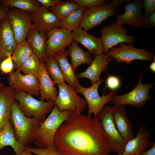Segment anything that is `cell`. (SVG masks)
<instances>
[{"mask_svg": "<svg viewBox=\"0 0 155 155\" xmlns=\"http://www.w3.org/2000/svg\"><path fill=\"white\" fill-rule=\"evenodd\" d=\"M62 155H109L110 150L97 118L72 112L57 129L53 140Z\"/></svg>", "mask_w": 155, "mask_h": 155, "instance_id": "cell-1", "label": "cell"}, {"mask_svg": "<svg viewBox=\"0 0 155 155\" xmlns=\"http://www.w3.org/2000/svg\"><path fill=\"white\" fill-rule=\"evenodd\" d=\"M10 120L17 140L25 147L34 141L36 131L42 121L36 117H26L15 100L12 106Z\"/></svg>", "mask_w": 155, "mask_h": 155, "instance_id": "cell-2", "label": "cell"}, {"mask_svg": "<svg viewBox=\"0 0 155 155\" xmlns=\"http://www.w3.org/2000/svg\"><path fill=\"white\" fill-rule=\"evenodd\" d=\"M72 112L70 110L60 112L55 105L49 115L40 123L36 131L34 142L37 148L54 147V138L57 129Z\"/></svg>", "mask_w": 155, "mask_h": 155, "instance_id": "cell-3", "label": "cell"}, {"mask_svg": "<svg viewBox=\"0 0 155 155\" xmlns=\"http://www.w3.org/2000/svg\"><path fill=\"white\" fill-rule=\"evenodd\" d=\"M110 151L121 155L127 143L117 129L112 116V107L104 106L97 115Z\"/></svg>", "mask_w": 155, "mask_h": 155, "instance_id": "cell-4", "label": "cell"}, {"mask_svg": "<svg viewBox=\"0 0 155 155\" xmlns=\"http://www.w3.org/2000/svg\"><path fill=\"white\" fill-rule=\"evenodd\" d=\"M14 98L24 114L28 117H36L44 121L55 106L54 102L38 100L31 94L24 92H15Z\"/></svg>", "mask_w": 155, "mask_h": 155, "instance_id": "cell-5", "label": "cell"}, {"mask_svg": "<svg viewBox=\"0 0 155 155\" xmlns=\"http://www.w3.org/2000/svg\"><path fill=\"white\" fill-rule=\"evenodd\" d=\"M104 80L100 78L89 87L85 88L82 86L79 82L76 90L78 93L82 94L84 97L88 106V115L93 114L94 117L97 115L101 109L105 105L112 101L113 97L116 94L114 91H111L108 94L100 96L98 90L99 86L103 82Z\"/></svg>", "mask_w": 155, "mask_h": 155, "instance_id": "cell-6", "label": "cell"}, {"mask_svg": "<svg viewBox=\"0 0 155 155\" xmlns=\"http://www.w3.org/2000/svg\"><path fill=\"white\" fill-rule=\"evenodd\" d=\"M58 87L59 92L54 103L60 112L70 110L81 113L87 108L86 100L78 96L76 90L65 83Z\"/></svg>", "mask_w": 155, "mask_h": 155, "instance_id": "cell-7", "label": "cell"}, {"mask_svg": "<svg viewBox=\"0 0 155 155\" xmlns=\"http://www.w3.org/2000/svg\"><path fill=\"white\" fill-rule=\"evenodd\" d=\"M119 47H113L106 54L109 57L115 59L117 63L124 62L131 64L133 60L151 61L154 56L152 52H149L144 49L135 47L132 44L128 45L125 42L119 43Z\"/></svg>", "mask_w": 155, "mask_h": 155, "instance_id": "cell-8", "label": "cell"}, {"mask_svg": "<svg viewBox=\"0 0 155 155\" xmlns=\"http://www.w3.org/2000/svg\"><path fill=\"white\" fill-rule=\"evenodd\" d=\"M143 72L139 75V81L135 87L130 92L122 95L116 94L112 101L114 104L130 105L138 108L144 106L146 102L151 99L149 94L150 88L154 83L143 84L141 78Z\"/></svg>", "mask_w": 155, "mask_h": 155, "instance_id": "cell-9", "label": "cell"}, {"mask_svg": "<svg viewBox=\"0 0 155 155\" xmlns=\"http://www.w3.org/2000/svg\"><path fill=\"white\" fill-rule=\"evenodd\" d=\"M119 8L109 4L86 8L80 22L79 28L87 32L92 28L100 25L107 18L117 16L119 14Z\"/></svg>", "mask_w": 155, "mask_h": 155, "instance_id": "cell-10", "label": "cell"}, {"mask_svg": "<svg viewBox=\"0 0 155 155\" xmlns=\"http://www.w3.org/2000/svg\"><path fill=\"white\" fill-rule=\"evenodd\" d=\"M127 30L122 25L112 22L110 26H104L101 30L100 38L104 51L107 54L110 49L122 42L132 44L135 42L134 37L127 34Z\"/></svg>", "mask_w": 155, "mask_h": 155, "instance_id": "cell-11", "label": "cell"}, {"mask_svg": "<svg viewBox=\"0 0 155 155\" xmlns=\"http://www.w3.org/2000/svg\"><path fill=\"white\" fill-rule=\"evenodd\" d=\"M7 18L17 44L26 40L28 32L34 27L29 13L16 8H10Z\"/></svg>", "mask_w": 155, "mask_h": 155, "instance_id": "cell-12", "label": "cell"}, {"mask_svg": "<svg viewBox=\"0 0 155 155\" xmlns=\"http://www.w3.org/2000/svg\"><path fill=\"white\" fill-rule=\"evenodd\" d=\"M7 79L9 86L15 92H24L36 96L40 95L39 84L36 75H23L17 70L9 73Z\"/></svg>", "mask_w": 155, "mask_h": 155, "instance_id": "cell-13", "label": "cell"}, {"mask_svg": "<svg viewBox=\"0 0 155 155\" xmlns=\"http://www.w3.org/2000/svg\"><path fill=\"white\" fill-rule=\"evenodd\" d=\"M46 34V57H53L58 52L64 50L74 40L72 32L66 29L54 28Z\"/></svg>", "mask_w": 155, "mask_h": 155, "instance_id": "cell-14", "label": "cell"}, {"mask_svg": "<svg viewBox=\"0 0 155 155\" xmlns=\"http://www.w3.org/2000/svg\"><path fill=\"white\" fill-rule=\"evenodd\" d=\"M143 1L135 0L125 3V13L118 14L115 23L121 25L125 24L137 29L142 26L145 18L142 12Z\"/></svg>", "mask_w": 155, "mask_h": 155, "instance_id": "cell-15", "label": "cell"}, {"mask_svg": "<svg viewBox=\"0 0 155 155\" xmlns=\"http://www.w3.org/2000/svg\"><path fill=\"white\" fill-rule=\"evenodd\" d=\"M29 13L34 27L40 32L47 33L60 26L61 21L53 11H49L41 5L37 11Z\"/></svg>", "mask_w": 155, "mask_h": 155, "instance_id": "cell-16", "label": "cell"}, {"mask_svg": "<svg viewBox=\"0 0 155 155\" xmlns=\"http://www.w3.org/2000/svg\"><path fill=\"white\" fill-rule=\"evenodd\" d=\"M12 29L7 18L0 21V61L12 55L17 45Z\"/></svg>", "mask_w": 155, "mask_h": 155, "instance_id": "cell-17", "label": "cell"}, {"mask_svg": "<svg viewBox=\"0 0 155 155\" xmlns=\"http://www.w3.org/2000/svg\"><path fill=\"white\" fill-rule=\"evenodd\" d=\"M112 116L117 129L126 142L133 139V127L127 116L125 106L115 104L112 107Z\"/></svg>", "mask_w": 155, "mask_h": 155, "instance_id": "cell-18", "label": "cell"}, {"mask_svg": "<svg viewBox=\"0 0 155 155\" xmlns=\"http://www.w3.org/2000/svg\"><path fill=\"white\" fill-rule=\"evenodd\" d=\"M150 133L146 125H142L137 131L135 137L127 142L121 155H140L146 151L151 143Z\"/></svg>", "mask_w": 155, "mask_h": 155, "instance_id": "cell-19", "label": "cell"}, {"mask_svg": "<svg viewBox=\"0 0 155 155\" xmlns=\"http://www.w3.org/2000/svg\"><path fill=\"white\" fill-rule=\"evenodd\" d=\"M36 76L39 84L40 100L44 101L46 100L54 102L58 92L53 80L46 70L44 62H40Z\"/></svg>", "mask_w": 155, "mask_h": 155, "instance_id": "cell-20", "label": "cell"}, {"mask_svg": "<svg viewBox=\"0 0 155 155\" xmlns=\"http://www.w3.org/2000/svg\"><path fill=\"white\" fill-rule=\"evenodd\" d=\"M112 60L111 58L103 53L94 55V58L91 64L84 72L77 74V78H86L91 81V85L98 81L103 71H106Z\"/></svg>", "mask_w": 155, "mask_h": 155, "instance_id": "cell-21", "label": "cell"}, {"mask_svg": "<svg viewBox=\"0 0 155 155\" xmlns=\"http://www.w3.org/2000/svg\"><path fill=\"white\" fill-rule=\"evenodd\" d=\"M26 38L33 53L39 58L40 62L44 63L46 58V33L40 32L34 27L28 32Z\"/></svg>", "mask_w": 155, "mask_h": 155, "instance_id": "cell-22", "label": "cell"}, {"mask_svg": "<svg viewBox=\"0 0 155 155\" xmlns=\"http://www.w3.org/2000/svg\"><path fill=\"white\" fill-rule=\"evenodd\" d=\"M73 40L83 45L90 54L100 55L104 53L100 38L90 34L87 31L79 28L72 32Z\"/></svg>", "mask_w": 155, "mask_h": 155, "instance_id": "cell-23", "label": "cell"}, {"mask_svg": "<svg viewBox=\"0 0 155 155\" xmlns=\"http://www.w3.org/2000/svg\"><path fill=\"white\" fill-rule=\"evenodd\" d=\"M15 93L9 86L0 88V131L10 120Z\"/></svg>", "mask_w": 155, "mask_h": 155, "instance_id": "cell-24", "label": "cell"}, {"mask_svg": "<svg viewBox=\"0 0 155 155\" xmlns=\"http://www.w3.org/2000/svg\"><path fill=\"white\" fill-rule=\"evenodd\" d=\"M68 50L64 49L56 53L53 56L64 77L65 81L70 87L76 90L79 82L71 64L69 62Z\"/></svg>", "mask_w": 155, "mask_h": 155, "instance_id": "cell-25", "label": "cell"}, {"mask_svg": "<svg viewBox=\"0 0 155 155\" xmlns=\"http://www.w3.org/2000/svg\"><path fill=\"white\" fill-rule=\"evenodd\" d=\"M10 146L16 155H22L25 147L17 140L11 122L9 120L0 131V151L4 147Z\"/></svg>", "mask_w": 155, "mask_h": 155, "instance_id": "cell-26", "label": "cell"}, {"mask_svg": "<svg viewBox=\"0 0 155 155\" xmlns=\"http://www.w3.org/2000/svg\"><path fill=\"white\" fill-rule=\"evenodd\" d=\"M69 55L71 60V65L75 71L81 65L86 63L90 65L93 59L90 54L82 49L77 42L73 40L68 46Z\"/></svg>", "mask_w": 155, "mask_h": 155, "instance_id": "cell-27", "label": "cell"}, {"mask_svg": "<svg viewBox=\"0 0 155 155\" xmlns=\"http://www.w3.org/2000/svg\"><path fill=\"white\" fill-rule=\"evenodd\" d=\"M0 4L8 8H16L29 13L37 11L41 5L35 0H2Z\"/></svg>", "mask_w": 155, "mask_h": 155, "instance_id": "cell-28", "label": "cell"}, {"mask_svg": "<svg viewBox=\"0 0 155 155\" xmlns=\"http://www.w3.org/2000/svg\"><path fill=\"white\" fill-rule=\"evenodd\" d=\"M33 53L26 39L18 44L12 55L14 68L18 70L24 61Z\"/></svg>", "mask_w": 155, "mask_h": 155, "instance_id": "cell-29", "label": "cell"}, {"mask_svg": "<svg viewBox=\"0 0 155 155\" xmlns=\"http://www.w3.org/2000/svg\"><path fill=\"white\" fill-rule=\"evenodd\" d=\"M80 7L72 0H67L56 5L53 7V12L62 21L77 10Z\"/></svg>", "mask_w": 155, "mask_h": 155, "instance_id": "cell-30", "label": "cell"}, {"mask_svg": "<svg viewBox=\"0 0 155 155\" xmlns=\"http://www.w3.org/2000/svg\"><path fill=\"white\" fill-rule=\"evenodd\" d=\"M44 63L46 70L52 78L55 85H61L65 83L57 62L53 57H47Z\"/></svg>", "mask_w": 155, "mask_h": 155, "instance_id": "cell-31", "label": "cell"}, {"mask_svg": "<svg viewBox=\"0 0 155 155\" xmlns=\"http://www.w3.org/2000/svg\"><path fill=\"white\" fill-rule=\"evenodd\" d=\"M86 8L85 7H80L74 12L61 21L59 28L66 29L71 32L79 28Z\"/></svg>", "mask_w": 155, "mask_h": 155, "instance_id": "cell-32", "label": "cell"}, {"mask_svg": "<svg viewBox=\"0 0 155 155\" xmlns=\"http://www.w3.org/2000/svg\"><path fill=\"white\" fill-rule=\"evenodd\" d=\"M40 63L39 58L33 53L24 61L18 70L25 75H36Z\"/></svg>", "mask_w": 155, "mask_h": 155, "instance_id": "cell-33", "label": "cell"}, {"mask_svg": "<svg viewBox=\"0 0 155 155\" xmlns=\"http://www.w3.org/2000/svg\"><path fill=\"white\" fill-rule=\"evenodd\" d=\"M25 150L36 155H62L54 147L42 148L27 146L25 147Z\"/></svg>", "mask_w": 155, "mask_h": 155, "instance_id": "cell-34", "label": "cell"}, {"mask_svg": "<svg viewBox=\"0 0 155 155\" xmlns=\"http://www.w3.org/2000/svg\"><path fill=\"white\" fill-rule=\"evenodd\" d=\"M80 7H92L108 4L109 1L106 0H72Z\"/></svg>", "mask_w": 155, "mask_h": 155, "instance_id": "cell-35", "label": "cell"}, {"mask_svg": "<svg viewBox=\"0 0 155 155\" xmlns=\"http://www.w3.org/2000/svg\"><path fill=\"white\" fill-rule=\"evenodd\" d=\"M105 89L107 88L111 91H115L120 88L121 81L117 76L108 75L106 80Z\"/></svg>", "mask_w": 155, "mask_h": 155, "instance_id": "cell-36", "label": "cell"}, {"mask_svg": "<svg viewBox=\"0 0 155 155\" xmlns=\"http://www.w3.org/2000/svg\"><path fill=\"white\" fill-rule=\"evenodd\" d=\"M14 65L12 55L8 56L2 61L0 64V69L3 73L7 74L12 72Z\"/></svg>", "mask_w": 155, "mask_h": 155, "instance_id": "cell-37", "label": "cell"}, {"mask_svg": "<svg viewBox=\"0 0 155 155\" xmlns=\"http://www.w3.org/2000/svg\"><path fill=\"white\" fill-rule=\"evenodd\" d=\"M142 7L144 12L143 15L144 17L149 16L155 12V0H144L143 1Z\"/></svg>", "mask_w": 155, "mask_h": 155, "instance_id": "cell-38", "label": "cell"}, {"mask_svg": "<svg viewBox=\"0 0 155 155\" xmlns=\"http://www.w3.org/2000/svg\"><path fill=\"white\" fill-rule=\"evenodd\" d=\"M155 26V12L149 16L145 18L142 26L145 28H149Z\"/></svg>", "mask_w": 155, "mask_h": 155, "instance_id": "cell-39", "label": "cell"}, {"mask_svg": "<svg viewBox=\"0 0 155 155\" xmlns=\"http://www.w3.org/2000/svg\"><path fill=\"white\" fill-rule=\"evenodd\" d=\"M37 1L47 9L51 7H53L56 5L63 1L61 0H37Z\"/></svg>", "mask_w": 155, "mask_h": 155, "instance_id": "cell-40", "label": "cell"}, {"mask_svg": "<svg viewBox=\"0 0 155 155\" xmlns=\"http://www.w3.org/2000/svg\"><path fill=\"white\" fill-rule=\"evenodd\" d=\"M8 9L2 5H0V21L7 18Z\"/></svg>", "mask_w": 155, "mask_h": 155, "instance_id": "cell-41", "label": "cell"}, {"mask_svg": "<svg viewBox=\"0 0 155 155\" xmlns=\"http://www.w3.org/2000/svg\"><path fill=\"white\" fill-rule=\"evenodd\" d=\"M131 2L130 0H114L109 3V4L115 7L119 8L120 5L122 3L125 4Z\"/></svg>", "mask_w": 155, "mask_h": 155, "instance_id": "cell-42", "label": "cell"}, {"mask_svg": "<svg viewBox=\"0 0 155 155\" xmlns=\"http://www.w3.org/2000/svg\"><path fill=\"white\" fill-rule=\"evenodd\" d=\"M151 148L149 150L146 151L140 155H155V143H151Z\"/></svg>", "mask_w": 155, "mask_h": 155, "instance_id": "cell-43", "label": "cell"}, {"mask_svg": "<svg viewBox=\"0 0 155 155\" xmlns=\"http://www.w3.org/2000/svg\"><path fill=\"white\" fill-rule=\"evenodd\" d=\"M150 71L153 72H155V58L154 57V61L149 66Z\"/></svg>", "mask_w": 155, "mask_h": 155, "instance_id": "cell-44", "label": "cell"}, {"mask_svg": "<svg viewBox=\"0 0 155 155\" xmlns=\"http://www.w3.org/2000/svg\"><path fill=\"white\" fill-rule=\"evenodd\" d=\"M32 153V152L25 150L23 152L22 155H34Z\"/></svg>", "mask_w": 155, "mask_h": 155, "instance_id": "cell-45", "label": "cell"}, {"mask_svg": "<svg viewBox=\"0 0 155 155\" xmlns=\"http://www.w3.org/2000/svg\"><path fill=\"white\" fill-rule=\"evenodd\" d=\"M1 63V62L0 61V64ZM4 86V84L3 83H1L0 82V88H2V87H3Z\"/></svg>", "mask_w": 155, "mask_h": 155, "instance_id": "cell-46", "label": "cell"}, {"mask_svg": "<svg viewBox=\"0 0 155 155\" xmlns=\"http://www.w3.org/2000/svg\"><path fill=\"white\" fill-rule=\"evenodd\" d=\"M1 0H0V1H1Z\"/></svg>", "mask_w": 155, "mask_h": 155, "instance_id": "cell-47", "label": "cell"}]
</instances>
